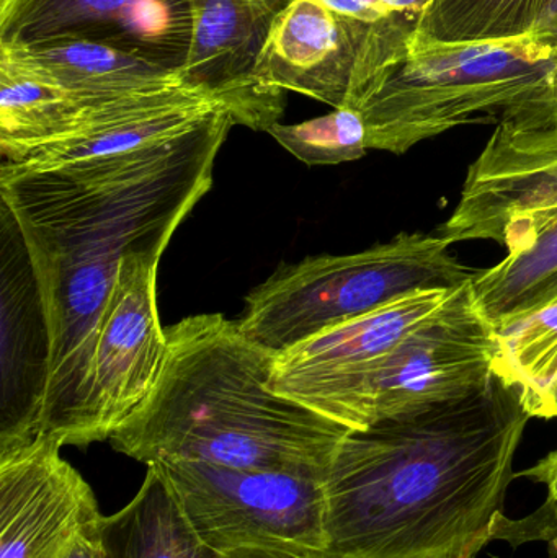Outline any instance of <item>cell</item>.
<instances>
[{
	"label": "cell",
	"instance_id": "cell-1",
	"mask_svg": "<svg viewBox=\"0 0 557 558\" xmlns=\"http://www.w3.org/2000/svg\"><path fill=\"white\" fill-rule=\"evenodd\" d=\"M234 114L133 153L46 169L2 163L0 196L25 245L48 333V376L36 436L88 446L95 344L121 265L164 254L213 185Z\"/></svg>",
	"mask_w": 557,
	"mask_h": 558
},
{
	"label": "cell",
	"instance_id": "cell-2",
	"mask_svg": "<svg viewBox=\"0 0 557 558\" xmlns=\"http://www.w3.org/2000/svg\"><path fill=\"white\" fill-rule=\"evenodd\" d=\"M532 418L497 369L468 396L350 429L327 472L320 558H476L497 541Z\"/></svg>",
	"mask_w": 557,
	"mask_h": 558
},
{
	"label": "cell",
	"instance_id": "cell-3",
	"mask_svg": "<svg viewBox=\"0 0 557 558\" xmlns=\"http://www.w3.org/2000/svg\"><path fill=\"white\" fill-rule=\"evenodd\" d=\"M167 354L147 399L108 441L149 465L198 461L327 477L346 426L268 389L275 354L221 314L166 328Z\"/></svg>",
	"mask_w": 557,
	"mask_h": 558
},
{
	"label": "cell",
	"instance_id": "cell-4",
	"mask_svg": "<svg viewBox=\"0 0 557 558\" xmlns=\"http://www.w3.org/2000/svg\"><path fill=\"white\" fill-rule=\"evenodd\" d=\"M421 13L370 25L346 107L359 111L368 149L402 156L470 123L557 133V58L523 36L509 41L409 48Z\"/></svg>",
	"mask_w": 557,
	"mask_h": 558
},
{
	"label": "cell",
	"instance_id": "cell-5",
	"mask_svg": "<svg viewBox=\"0 0 557 558\" xmlns=\"http://www.w3.org/2000/svg\"><path fill=\"white\" fill-rule=\"evenodd\" d=\"M451 245L437 232H404L359 254L283 265L247 295L239 328L278 354L405 295L461 288L480 270L464 267Z\"/></svg>",
	"mask_w": 557,
	"mask_h": 558
},
{
	"label": "cell",
	"instance_id": "cell-6",
	"mask_svg": "<svg viewBox=\"0 0 557 558\" xmlns=\"http://www.w3.org/2000/svg\"><path fill=\"white\" fill-rule=\"evenodd\" d=\"M147 468L162 478L209 553L275 549L323 557L326 478L198 461H157Z\"/></svg>",
	"mask_w": 557,
	"mask_h": 558
},
{
	"label": "cell",
	"instance_id": "cell-7",
	"mask_svg": "<svg viewBox=\"0 0 557 558\" xmlns=\"http://www.w3.org/2000/svg\"><path fill=\"white\" fill-rule=\"evenodd\" d=\"M500 360L499 333L477 311L470 281L347 389L332 422L365 429L388 416L468 396L486 386Z\"/></svg>",
	"mask_w": 557,
	"mask_h": 558
},
{
	"label": "cell",
	"instance_id": "cell-8",
	"mask_svg": "<svg viewBox=\"0 0 557 558\" xmlns=\"http://www.w3.org/2000/svg\"><path fill=\"white\" fill-rule=\"evenodd\" d=\"M162 254L146 252L121 265L104 315L92 366L90 442L110 439L147 399L167 354L157 308V270Z\"/></svg>",
	"mask_w": 557,
	"mask_h": 558
},
{
	"label": "cell",
	"instance_id": "cell-9",
	"mask_svg": "<svg viewBox=\"0 0 557 558\" xmlns=\"http://www.w3.org/2000/svg\"><path fill=\"white\" fill-rule=\"evenodd\" d=\"M49 435L0 451V558H62L104 514Z\"/></svg>",
	"mask_w": 557,
	"mask_h": 558
},
{
	"label": "cell",
	"instance_id": "cell-10",
	"mask_svg": "<svg viewBox=\"0 0 557 558\" xmlns=\"http://www.w3.org/2000/svg\"><path fill=\"white\" fill-rule=\"evenodd\" d=\"M457 289L405 295L275 354L268 389L332 420L347 389L399 341L444 311Z\"/></svg>",
	"mask_w": 557,
	"mask_h": 558
},
{
	"label": "cell",
	"instance_id": "cell-11",
	"mask_svg": "<svg viewBox=\"0 0 557 558\" xmlns=\"http://www.w3.org/2000/svg\"><path fill=\"white\" fill-rule=\"evenodd\" d=\"M88 38L183 72L192 48L189 0H0V43Z\"/></svg>",
	"mask_w": 557,
	"mask_h": 558
},
{
	"label": "cell",
	"instance_id": "cell-12",
	"mask_svg": "<svg viewBox=\"0 0 557 558\" xmlns=\"http://www.w3.org/2000/svg\"><path fill=\"white\" fill-rule=\"evenodd\" d=\"M556 208L557 133H517L497 124L468 169L457 209L435 232L451 244H500L510 222Z\"/></svg>",
	"mask_w": 557,
	"mask_h": 558
},
{
	"label": "cell",
	"instance_id": "cell-13",
	"mask_svg": "<svg viewBox=\"0 0 557 558\" xmlns=\"http://www.w3.org/2000/svg\"><path fill=\"white\" fill-rule=\"evenodd\" d=\"M288 0H189L192 48L183 75L218 92L235 124L268 131L283 114V90L252 77L255 58L275 16Z\"/></svg>",
	"mask_w": 557,
	"mask_h": 558
},
{
	"label": "cell",
	"instance_id": "cell-14",
	"mask_svg": "<svg viewBox=\"0 0 557 558\" xmlns=\"http://www.w3.org/2000/svg\"><path fill=\"white\" fill-rule=\"evenodd\" d=\"M368 28L317 0H290L268 28L252 77L343 108Z\"/></svg>",
	"mask_w": 557,
	"mask_h": 558
},
{
	"label": "cell",
	"instance_id": "cell-15",
	"mask_svg": "<svg viewBox=\"0 0 557 558\" xmlns=\"http://www.w3.org/2000/svg\"><path fill=\"white\" fill-rule=\"evenodd\" d=\"M0 56L92 98L131 97L192 85L179 69L98 39L0 43Z\"/></svg>",
	"mask_w": 557,
	"mask_h": 558
},
{
	"label": "cell",
	"instance_id": "cell-16",
	"mask_svg": "<svg viewBox=\"0 0 557 558\" xmlns=\"http://www.w3.org/2000/svg\"><path fill=\"white\" fill-rule=\"evenodd\" d=\"M500 244L509 255L471 279L474 304L497 333L557 304V208L510 222Z\"/></svg>",
	"mask_w": 557,
	"mask_h": 558
},
{
	"label": "cell",
	"instance_id": "cell-17",
	"mask_svg": "<svg viewBox=\"0 0 557 558\" xmlns=\"http://www.w3.org/2000/svg\"><path fill=\"white\" fill-rule=\"evenodd\" d=\"M123 98V97H120ZM117 98L75 94L0 56V153L16 162L77 130L95 108Z\"/></svg>",
	"mask_w": 557,
	"mask_h": 558
},
{
	"label": "cell",
	"instance_id": "cell-18",
	"mask_svg": "<svg viewBox=\"0 0 557 558\" xmlns=\"http://www.w3.org/2000/svg\"><path fill=\"white\" fill-rule=\"evenodd\" d=\"M104 558H203L206 549L154 469L133 500L98 524Z\"/></svg>",
	"mask_w": 557,
	"mask_h": 558
},
{
	"label": "cell",
	"instance_id": "cell-19",
	"mask_svg": "<svg viewBox=\"0 0 557 558\" xmlns=\"http://www.w3.org/2000/svg\"><path fill=\"white\" fill-rule=\"evenodd\" d=\"M549 0H428L409 48L509 41L535 29Z\"/></svg>",
	"mask_w": 557,
	"mask_h": 558
},
{
	"label": "cell",
	"instance_id": "cell-20",
	"mask_svg": "<svg viewBox=\"0 0 557 558\" xmlns=\"http://www.w3.org/2000/svg\"><path fill=\"white\" fill-rule=\"evenodd\" d=\"M499 369L525 393L533 418H555L557 396V304L499 333Z\"/></svg>",
	"mask_w": 557,
	"mask_h": 558
},
{
	"label": "cell",
	"instance_id": "cell-21",
	"mask_svg": "<svg viewBox=\"0 0 557 558\" xmlns=\"http://www.w3.org/2000/svg\"><path fill=\"white\" fill-rule=\"evenodd\" d=\"M267 133L306 166L355 162L368 150L365 123L352 108H336L332 113L303 123L278 121Z\"/></svg>",
	"mask_w": 557,
	"mask_h": 558
},
{
	"label": "cell",
	"instance_id": "cell-22",
	"mask_svg": "<svg viewBox=\"0 0 557 558\" xmlns=\"http://www.w3.org/2000/svg\"><path fill=\"white\" fill-rule=\"evenodd\" d=\"M525 534L529 541H553L557 537V504L546 500L536 513L525 518Z\"/></svg>",
	"mask_w": 557,
	"mask_h": 558
},
{
	"label": "cell",
	"instance_id": "cell-23",
	"mask_svg": "<svg viewBox=\"0 0 557 558\" xmlns=\"http://www.w3.org/2000/svg\"><path fill=\"white\" fill-rule=\"evenodd\" d=\"M530 38L535 39L543 48L549 49L557 58V0H549L545 13L535 26ZM555 98L557 107V69L555 74Z\"/></svg>",
	"mask_w": 557,
	"mask_h": 558
},
{
	"label": "cell",
	"instance_id": "cell-24",
	"mask_svg": "<svg viewBox=\"0 0 557 558\" xmlns=\"http://www.w3.org/2000/svg\"><path fill=\"white\" fill-rule=\"evenodd\" d=\"M517 477L530 478V481L545 485L548 488V501L557 504V449L549 452L542 461L536 462L533 468L520 472Z\"/></svg>",
	"mask_w": 557,
	"mask_h": 558
},
{
	"label": "cell",
	"instance_id": "cell-25",
	"mask_svg": "<svg viewBox=\"0 0 557 558\" xmlns=\"http://www.w3.org/2000/svg\"><path fill=\"white\" fill-rule=\"evenodd\" d=\"M62 558H104L98 526L82 534V536L75 541L74 546H72L69 553Z\"/></svg>",
	"mask_w": 557,
	"mask_h": 558
},
{
	"label": "cell",
	"instance_id": "cell-26",
	"mask_svg": "<svg viewBox=\"0 0 557 558\" xmlns=\"http://www.w3.org/2000/svg\"><path fill=\"white\" fill-rule=\"evenodd\" d=\"M203 558H320L310 554L288 553L275 549H241L231 553H209L206 550Z\"/></svg>",
	"mask_w": 557,
	"mask_h": 558
},
{
	"label": "cell",
	"instance_id": "cell-27",
	"mask_svg": "<svg viewBox=\"0 0 557 558\" xmlns=\"http://www.w3.org/2000/svg\"><path fill=\"white\" fill-rule=\"evenodd\" d=\"M392 12L422 13L428 0H378Z\"/></svg>",
	"mask_w": 557,
	"mask_h": 558
},
{
	"label": "cell",
	"instance_id": "cell-28",
	"mask_svg": "<svg viewBox=\"0 0 557 558\" xmlns=\"http://www.w3.org/2000/svg\"><path fill=\"white\" fill-rule=\"evenodd\" d=\"M549 554H552V557H557V537L549 541Z\"/></svg>",
	"mask_w": 557,
	"mask_h": 558
},
{
	"label": "cell",
	"instance_id": "cell-29",
	"mask_svg": "<svg viewBox=\"0 0 557 558\" xmlns=\"http://www.w3.org/2000/svg\"><path fill=\"white\" fill-rule=\"evenodd\" d=\"M557 416V396H556V410H555V418Z\"/></svg>",
	"mask_w": 557,
	"mask_h": 558
}]
</instances>
